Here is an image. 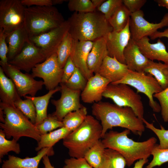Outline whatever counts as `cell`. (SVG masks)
I'll return each instance as SVG.
<instances>
[{
  "instance_id": "6da1fadb",
  "label": "cell",
  "mask_w": 168,
  "mask_h": 168,
  "mask_svg": "<svg viewBox=\"0 0 168 168\" xmlns=\"http://www.w3.org/2000/svg\"><path fill=\"white\" fill-rule=\"evenodd\" d=\"M92 113L101 122L102 138L108 129L114 127L128 129L134 134L141 136L145 130L142 119L128 107H121L108 102L94 103L91 107Z\"/></svg>"
},
{
  "instance_id": "7a4b0ae2",
  "label": "cell",
  "mask_w": 168,
  "mask_h": 168,
  "mask_svg": "<svg viewBox=\"0 0 168 168\" xmlns=\"http://www.w3.org/2000/svg\"><path fill=\"white\" fill-rule=\"evenodd\" d=\"M130 132L128 129L120 132L111 130L105 133L101 140L105 148L111 149L119 153L128 167L137 160L147 159L157 142L154 137L143 142L135 141L128 138Z\"/></svg>"
},
{
  "instance_id": "3957f363",
  "label": "cell",
  "mask_w": 168,
  "mask_h": 168,
  "mask_svg": "<svg viewBox=\"0 0 168 168\" xmlns=\"http://www.w3.org/2000/svg\"><path fill=\"white\" fill-rule=\"evenodd\" d=\"M67 20L69 26L68 32L75 40L94 42L113 31L104 15L96 11L75 12Z\"/></svg>"
},
{
  "instance_id": "277c9868",
  "label": "cell",
  "mask_w": 168,
  "mask_h": 168,
  "mask_svg": "<svg viewBox=\"0 0 168 168\" xmlns=\"http://www.w3.org/2000/svg\"><path fill=\"white\" fill-rule=\"evenodd\" d=\"M101 123L92 116L87 115L77 128L63 139V146L71 157H84L86 152L102 138Z\"/></svg>"
},
{
  "instance_id": "5b68a950",
  "label": "cell",
  "mask_w": 168,
  "mask_h": 168,
  "mask_svg": "<svg viewBox=\"0 0 168 168\" xmlns=\"http://www.w3.org/2000/svg\"><path fill=\"white\" fill-rule=\"evenodd\" d=\"M25 15L24 27L29 37L39 35L58 27L65 21L53 6L25 7Z\"/></svg>"
},
{
  "instance_id": "8992f818",
  "label": "cell",
  "mask_w": 168,
  "mask_h": 168,
  "mask_svg": "<svg viewBox=\"0 0 168 168\" xmlns=\"http://www.w3.org/2000/svg\"><path fill=\"white\" fill-rule=\"evenodd\" d=\"M0 109L4 115V121L0 127L7 139L11 137L18 141L22 137H29L38 142L41 134L33 124L15 106L0 102Z\"/></svg>"
},
{
  "instance_id": "52a82bcc",
  "label": "cell",
  "mask_w": 168,
  "mask_h": 168,
  "mask_svg": "<svg viewBox=\"0 0 168 168\" xmlns=\"http://www.w3.org/2000/svg\"><path fill=\"white\" fill-rule=\"evenodd\" d=\"M116 84H125L135 88L137 92L145 94L149 99V105L155 112L161 111V107L157 102L154 101V94L163 90L161 86L152 75L146 74L144 72H138L128 70L126 75L120 81L113 83Z\"/></svg>"
},
{
  "instance_id": "ba28073f",
  "label": "cell",
  "mask_w": 168,
  "mask_h": 168,
  "mask_svg": "<svg viewBox=\"0 0 168 168\" xmlns=\"http://www.w3.org/2000/svg\"><path fill=\"white\" fill-rule=\"evenodd\" d=\"M103 97L112 100L119 106L131 108L139 118H144V108L141 97L129 85L110 83L103 93Z\"/></svg>"
},
{
  "instance_id": "9c48e42d",
  "label": "cell",
  "mask_w": 168,
  "mask_h": 168,
  "mask_svg": "<svg viewBox=\"0 0 168 168\" xmlns=\"http://www.w3.org/2000/svg\"><path fill=\"white\" fill-rule=\"evenodd\" d=\"M25 8L21 0H0V28L8 34L24 27Z\"/></svg>"
},
{
  "instance_id": "30bf717a",
  "label": "cell",
  "mask_w": 168,
  "mask_h": 168,
  "mask_svg": "<svg viewBox=\"0 0 168 168\" xmlns=\"http://www.w3.org/2000/svg\"><path fill=\"white\" fill-rule=\"evenodd\" d=\"M0 64L6 75L14 83L20 97H25L27 95L35 96L44 85L43 81L35 80L31 74L23 73L8 62L5 64L0 63Z\"/></svg>"
},
{
  "instance_id": "8fae6325",
  "label": "cell",
  "mask_w": 168,
  "mask_h": 168,
  "mask_svg": "<svg viewBox=\"0 0 168 168\" xmlns=\"http://www.w3.org/2000/svg\"><path fill=\"white\" fill-rule=\"evenodd\" d=\"M31 71V75L34 78L43 79L44 85L49 91L56 88L61 82L63 69L59 65L56 53L36 65Z\"/></svg>"
},
{
  "instance_id": "7c38bea8",
  "label": "cell",
  "mask_w": 168,
  "mask_h": 168,
  "mask_svg": "<svg viewBox=\"0 0 168 168\" xmlns=\"http://www.w3.org/2000/svg\"><path fill=\"white\" fill-rule=\"evenodd\" d=\"M69 28L68 21L66 20L59 27L39 35L30 37L29 39L42 50L47 58L56 53Z\"/></svg>"
},
{
  "instance_id": "4fadbf2b",
  "label": "cell",
  "mask_w": 168,
  "mask_h": 168,
  "mask_svg": "<svg viewBox=\"0 0 168 168\" xmlns=\"http://www.w3.org/2000/svg\"><path fill=\"white\" fill-rule=\"evenodd\" d=\"M144 16V13L141 10L131 14L129 25L131 38L136 41L144 37H150L159 29L168 26V13L157 23L149 22Z\"/></svg>"
},
{
  "instance_id": "5bb4252c",
  "label": "cell",
  "mask_w": 168,
  "mask_h": 168,
  "mask_svg": "<svg viewBox=\"0 0 168 168\" xmlns=\"http://www.w3.org/2000/svg\"><path fill=\"white\" fill-rule=\"evenodd\" d=\"M60 84V97L58 100H52L51 102L56 109L52 114L62 121L67 114L80 109L83 105L80 102L81 91L70 89L64 84Z\"/></svg>"
},
{
  "instance_id": "9a60e30c",
  "label": "cell",
  "mask_w": 168,
  "mask_h": 168,
  "mask_svg": "<svg viewBox=\"0 0 168 168\" xmlns=\"http://www.w3.org/2000/svg\"><path fill=\"white\" fill-rule=\"evenodd\" d=\"M46 59L42 50L30 40L21 52L8 62L19 70L29 72L36 65Z\"/></svg>"
},
{
  "instance_id": "2e32d148",
  "label": "cell",
  "mask_w": 168,
  "mask_h": 168,
  "mask_svg": "<svg viewBox=\"0 0 168 168\" xmlns=\"http://www.w3.org/2000/svg\"><path fill=\"white\" fill-rule=\"evenodd\" d=\"M129 23V21L126 27L121 31L113 30L104 37L108 55L111 57L115 58L119 61L125 64L124 52L131 38Z\"/></svg>"
},
{
  "instance_id": "e0dca14e",
  "label": "cell",
  "mask_w": 168,
  "mask_h": 168,
  "mask_svg": "<svg viewBox=\"0 0 168 168\" xmlns=\"http://www.w3.org/2000/svg\"><path fill=\"white\" fill-rule=\"evenodd\" d=\"M110 81L96 73L87 81L84 89L81 93L82 101L92 103L101 101L103 94Z\"/></svg>"
},
{
  "instance_id": "ac0fdd59",
  "label": "cell",
  "mask_w": 168,
  "mask_h": 168,
  "mask_svg": "<svg viewBox=\"0 0 168 168\" xmlns=\"http://www.w3.org/2000/svg\"><path fill=\"white\" fill-rule=\"evenodd\" d=\"M93 44L91 41H79L74 40L70 56L76 67L88 80L94 75L89 70L87 60Z\"/></svg>"
},
{
  "instance_id": "d6986e66",
  "label": "cell",
  "mask_w": 168,
  "mask_h": 168,
  "mask_svg": "<svg viewBox=\"0 0 168 168\" xmlns=\"http://www.w3.org/2000/svg\"><path fill=\"white\" fill-rule=\"evenodd\" d=\"M126 64L119 61L115 58L107 56L96 73L110 80L111 83L118 82L127 73Z\"/></svg>"
},
{
  "instance_id": "ffe728a7",
  "label": "cell",
  "mask_w": 168,
  "mask_h": 168,
  "mask_svg": "<svg viewBox=\"0 0 168 168\" xmlns=\"http://www.w3.org/2000/svg\"><path fill=\"white\" fill-rule=\"evenodd\" d=\"M124 55L128 70L144 72L149 60L141 52L136 41L131 38L124 49Z\"/></svg>"
},
{
  "instance_id": "44dd1931",
  "label": "cell",
  "mask_w": 168,
  "mask_h": 168,
  "mask_svg": "<svg viewBox=\"0 0 168 168\" xmlns=\"http://www.w3.org/2000/svg\"><path fill=\"white\" fill-rule=\"evenodd\" d=\"M53 148H44L39 151L35 156L24 158L9 155L8 159L3 161L2 168H38L41 160L45 155H54Z\"/></svg>"
},
{
  "instance_id": "7402d4cb",
  "label": "cell",
  "mask_w": 168,
  "mask_h": 168,
  "mask_svg": "<svg viewBox=\"0 0 168 168\" xmlns=\"http://www.w3.org/2000/svg\"><path fill=\"white\" fill-rule=\"evenodd\" d=\"M149 40L145 37L136 41L142 54L150 60L161 61L168 64V52L163 42L159 39L156 43H151Z\"/></svg>"
},
{
  "instance_id": "603a6c76",
  "label": "cell",
  "mask_w": 168,
  "mask_h": 168,
  "mask_svg": "<svg viewBox=\"0 0 168 168\" xmlns=\"http://www.w3.org/2000/svg\"><path fill=\"white\" fill-rule=\"evenodd\" d=\"M108 55L106 40L104 37L93 42L88 57L87 65L90 71L96 73L105 57Z\"/></svg>"
},
{
  "instance_id": "cb8c5ba5",
  "label": "cell",
  "mask_w": 168,
  "mask_h": 168,
  "mask_svg": "<svg viewBox=\"0 0 168 168\" xmlns=\"http://www.w3.org/2000/svg\"><path fill=\"white\" fill-rule=\"evenodd\" d=\"M30 40L28 33L24 27L18 29L7 34L8 62L21 51L25 44Z\"/></svg>"
},
{
  "instance_id": "d4e9b609",
  "label": "cell",
  "mask_w": 168,
  "mask_h": 168,
  "mask_svg": "<svg viewBox=\"0 0 168 168\" xmlns=\"http://www.w3.org/2000/svg\"><path fill=\"white\" fill-rule=\"evenodd\" d=\"M0 97L2 102L14 105V102L21 98L12 81L5 74L0 67Z\"/></svg>"
},
{
  "instance_id": "484cf974",
  "label": "cell",
  "mask_w": 168,
  "mask_h": 168,
  "mask_svg": "<svg viewBox=\"0 0 168 168\" xmlns=\"http://www.w3.org/2000/svg\"><path fill=\"white\" fill-rule=\"evenodd\" d=\"M60 91V87L49 91L45 95L40 96H26L25 98L30 99L35 106L36 117L35 125L36 126L41 123L47 116V109L49 100L53 95Z\"/></svg>"
},
{
  "instance_id": "4316f807",
  "label": "cell",
  "mask_w": 168,
  "mask_h": 168,
  "mask_svg": "<svg viewBox=\"0 0 168 168\" xmlns=\"http://www.w3.org/2000/svg\"><path fill=\"white\" fill-rule=\"evenodd\" d=\"M144 72L154 76L163 90L168 87V64L149 60Z\"/></svg>"
},
{
  "instance_id": "83f0119b",
  "label": "cell",
  "mask_w": 168,
  "mask_h": 168,
  "mask_svg": "<svg viewBox=\"0 0 168 168\" xmlns=\"http://www.w3.org/2000/svg\"><path fill=\"white\" fill-rule=\"evenodd\" d=\"M71 131L63 127L58 129L41 135L40 138L38 142L35 150L38 152L44 148H53V147L61 139H63Z\"/></svg>"
},
{
  "instance_id": "f1b7e54d",
  "label": "cell",
  "mask_w": 168,
  "mask_h": 168,
  "mask_svg": "<svg viewBox=\"0 0 168 168\" xmlns=\"http://www.w3.org/2000/svg\"><path fill=\"white\" fill-rule=\"evenodd\" d=\"M131 14L123 4L118 7L108 20L113 30L120 31L123 30L129 22Z\"/></svg>"
},
{
  "instance_id": "f546056e",
  "label": "cell",
  "mask_w": 168,
  "mask_h": 168,
  "mask_svg": "<svg viewBox=\"0 0 168 168\" xmlns=\"http://www.w3.org/2000/svg\"><path fill=\"white\" fill-rule=\"evenodd\" d=\"M125 160L118 152L105 148L102 163L98 168H125Z\"/></svg>"
},
{
  "instance_id": "4dcf8cb0",
  "label": "cell",
  "mask_w": 168,
  "mask_h": 168,
  "mask_svg": "<svg viewBox=\"0 0 168 168\" xmlns=\"http://www.w3.org/2000/svg\"><path fill=\"white\" fill-rule=\"evenodd\" d=\"M87 116V108L83 106L80 109L70 112L65 116L62 121L64 127L72 131L82 124Z\"/></svg>"
},
{
  "instance_id": "1f68e13d",
  "label": "cell",
  "mask_w": 168,
  "mask_h": 168,
  "mask_svg": "<svg viewBox=\"0 0 168 168\" xmlns=\"http://www.w3.org/2000/svg\"><path fill=\"white\" fill-rule=\"evenodd\" d=\"M105 149L100 140L86 152L84 157L93 168H98L102 163Z\"/></svg>"
},
{
  "instance_id": "d6a6232c",
  "label": "cell",
  "mask_w": 168,
  "mask_h": 168,
  "mask_svg": "<svg viewBox=\"0 0 168 168\" xmlns=\"http://www.w3.org/2000/svg\"><path fill=\"white\" fill-rule=\"evenodd\" d=\"M74 40L68 32L59 46L56 53L60 67L63 68L70 56Z\"/></svg>"
},
{
  "instance_id": "836d02e7",
  "label": "cell",
  "mask_w": 168,
  "mask_h": 168,
  "mask_svg": "<svg viewBox=\"0 0 168 168\" xmlns=\"http://www.w3.org/2000/svg\"><path fill=\"white\" fill-rule=\"evenodd\" d=\"M17 141L13 138L11 140L7 139L3 130H0V160L4 156L7 155L11 151L14 152L16 154H19L21 152L20 146Z\"/></svg>"
},
{
  "instance_id": "e575fe53",
  "label": "cell",
  "mask_w": 168,
  "mask_h": 168,
  "mask_svg": "<svg viewBox=\"0 0 168 168\" xmlns=\"http://www.w3.org/2000/svg\"><path fill=\"white\" fill-rule=\"evenodd\" d=\"M14 104L33 124H35L36 117V111L34 104L31 100L26 98L23 100L21 98L16 101Z\"/></svg>"
},
{
  "instance_id": "d590c367",
  "label": "cell",
  "mask_w": 168,
  "mask_h": 168,
  "mask_svg": "<svg viewBox=\"0 0 168 168\" xmlns=\"http://www.w3.org/2000/svg\"><path fill=\"white\" fill-rule=\"evenodd\" d=\"M41 135L50 132L58 128L64 127L62 121L59 120L53 114L47 117L40 124L36 126Z\"/></svg>"
},
{
  "instance_id": "8d00e7d4",
  "label": "cell",
  "mask_w": 168,
  "mask_h": 168,
  "mask_svg": "<svg viewBox=\"0 0 168 168\" xmlns=\"http://www.w3.org/2000/svg\"><path fill=\"white\" fill-rule=\"evenodd\" d=\"M87 81L79 70L76 67L71 77L63 84L70 89L81 91L84 89Z\"/></svg>"
},
{
  "instance_id": "74e56055",
  "label": "cell",
  "mask_w": 168,
  "mask_h": 168,
  "mask_svg": "<svg viewBox=\"0 0 168 168\" xmlns=\"http://www.w3.org/2000/svg\"><path fill=\"white\" fill-rule=\"evenodd\" d=\"M68 7L70 11L74 12H89L96 10L90 0H69Z\"/></svg>"
},
{
  "instance_id": "f35d334b",
  "label": "cell",
  "mask_w": 168,
  "mask_h": 168,
  "mask_svg": "<svg viewBox=\"0 0 168 168\" xmlns=\"http://www.w3.org/2000/svg\"><path fill=\"white\" fill-rule=\"evenodd\" d=\"M151 155L153 156L152 160L146 168H153L168 162V148L161 149L156 144L152 151Z\"/></svg>"
},
{
  "instance_id": "ab89813d",
  "label": "cell",
  "mask_w": 168,
  "mask_h": 168,
  "mask_svg": "<svg viewBox=\"0 0 168 168\" xmlns=\"http://www.w3.org/2000/svg\"><path fill=\"white\" fill-rule=\"evenodd\" d=\"M145 127L152 130L157 136L159 140L158 147L161 149L168 148V130L165 129L162 126L161 128H156L152 123H150L147 121L144 118L142 119Z\"/></svg>"
},
{
  "instance_id": "60d3db41",
  "label": "cell",
  "mask_w": 168,
  "mask_h": 168,
  "mask_svg": "<svg viewBox=\"0 0 168 168\" xmlns=\"http://www.w3.org/2000/svg\"><path fill=\"white\" fill-rule=\"evenodd\" d=\"M123 4V0H105L97 9L108 20L117 9Z\"/></svg>"
},
{
  "instance_id": "b9f144b4",
  "label": "cell",
  "mask_w": 168,
  "mask_h": 168,
  "mask_svg": "<svg viewBox=\"0 0 168 168\" xmlns=\"http://www.w3.org/2000/svg\"><path fill=\"white\" fill-rule=\"evenodd\" d=\"M153 97L159 102L161 115L165 122H168V87L159 93L155 94Z\"/></svg>"
},
{
  "instance_id": "7bdbcfd3",
  "label": "cell",
  "mask_w": 168,
  "mask_h": 168,
  "mask_svg": "<svg viewBox=\"0 0 168 168\" xmlns=\"http://www.w3.org/2000/svg\"><path fill=\"white\" fill-rule=\"evenodd\" d=\"M63 168H93L84 157L76 158L71 157L64 161Z\"/></svg>"
},
{
  "instance_id": "ee69618b",
  "label": "cell",
  "mask_w": 168,
  "mask_h": 168,
  "mask_svg": "<svg viewBox=\"0 0 168 168\" xmlns=\"http://www.w3.org/2000/svg\"><path fill=\"white\" fill-rule=\"evenodd\" d=\"M7 35V34L0 28V63L3 64L8 63L7 55L8 49L6 41Z\"/></svg>"
},
{
  "instance_id": "f6af8a7d",
  "label": "cell",
  "mask_w": 168,
  "mask_h": 168,
  "mask_svg": "<svg viewBox=\"0 0 168 168\" xmlns=\"http://www.w3.org/2000/svg\"><path fill=\"white\" fill-rule=\"evenodd\" d=\"M147 2L146 0H123V4L131 13L140 10Z\"/></svg>"
},
{
  "instance_id": "bcb514c9",
  "label": "cell",
  "mask_w": 168,
  "mask_h": 168,
  "mask_svg": "<svg viewBox=\"0 0 168 168\" xmlns=\"http://www.w3.org/2000/svg\"><path fill=\"white\" fill-rule=\"evenodd\" d=\"M76 67L70 56L63 68V74L61 83H64L73 73Z\"/></svg>"
},
{
  "instance_id": "7dc6e473",
  "label": "cell",
  "mask_w": 168,
  "mask_h": 168,
  "mask_svg": "<svg viewBox=\"0 0 168 168\" xmlns=\"http://www.w3.org/2000/svg\"><path fill=\"white\" fill-rule=\"evenodd\" d=\"M21 1L23 5L28 7L53 6L52 0H21Z\"/></svg>"
},
{
  "instance_id": "c3c4849f",
  "label": "cell",
  "mask_w": 168,
  "mask_h": 168,
  "mask_svg": "<svg viewBox=\"0 0 168 168\" xmlns=\"http://www.w3.org/2000/svg\"><path fill=\"white\" fill-rule=\"evenodd\" d=\"M165 37L168 38V27L163 31H157L150 37L152 40H154L157 38ZM168 48V44L167 45Z\"/></svg>"
},
{
  "instance_id": "681fc988",
  "label": "cell",
  "mask_w": 168,
  "mask_h": 168,
  "mask_svg": "<svg viewBox=\"0 0 168 168\" xmlns=\"http://www.w3.org/2000/svg\"><path fill=\"white\" fill-rule=\"evenodd\" d=\"M49 156L45 155L42 158V162L44 166V168H55L51 164Z\"/></svg>"
},
{
  "instance_id": "f907efd6",
  "label": "cell",
  "mask_w": 168,
  "mask_h": 168,
  "mask_svg": "<svg viewBox=\"0 0 168 168\" xmlns=\"http://www.w3.org/2000/svg\"><path fill=\"white\" fill-rule=\"evenodd\" d=\"M148 159H142L138 160L135 164L133 168H142L144 165L147 163Z\"/></svg>"
},
{
  "instance_id": "816d5d0a",
  "label": "cell",
  "mask_w": 168,
  "mask_h": 168,
  "mask_svg": "<svg viewBox=\"0 0 168 168\" xmlns=\"http://www.w3.org/2000/svg\"><path fill=\"white\" fill-rule=\"evenodd\" d=\"M158 5L160 7H165L168 10V0H155Z\"/></svg>"
},
{
  "instance_id": "f5cc1de1",
  "label": "cell",
  "mask_w": 168,
  "mask_h": 168,
  "mask_svg": "<svg viewBox=\"0 0 168 168\" xmlns=\"http://www.w3.org/2000/svg\"><path fill=\"white\" fill-rule=\"evenodd\" d=\"M94 6L96 8L100 7L105 0H91Z\"/></svg>"
},
{
  "instance_id": "db71d44e",
  "label": "cell",
  "mask_w": 168,
  "mask_h": 168,
  "mask_svg": "<svg viewBox=\"0 0 168 168\" xmlns=\"http://www.w3.org/2000/svg\"><path fill=\"white\" fill-rule=\"evenodd\" d=\"M66 1H67L64 0H52V4L53 6L57 4H61Z\"/></svg>"
}]
</instances>
